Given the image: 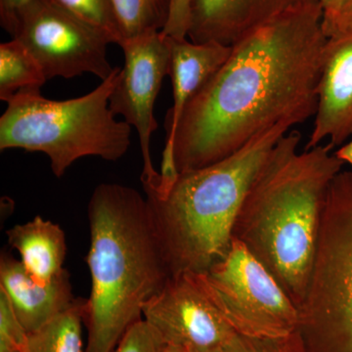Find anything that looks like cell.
<instances>
[{
  "label": "cell",
  "mask_w": 352,
  "mask_h": 352,
  "mask_svg": "<svg viewBox=\"0 0 352 352\" xmlns=\"http://www.w3.org/2000/svg\"><path fill=\"white\" fill-rule=\"evenodd\" d=\"M327 38L314 1L234 44L183 113L173 145L179 173L226 159L274 127L314 117Z\"/></svg>",
  "instance_id": "cell-1"
},
{
  "label": "cell",
  "mask_w": 352,
  "mask_h": 352,
  "mask_svg": "<svg viewBox=\"0 0 352 352\" xmlns=\"http://www.w3.org/2000/svg\"><path fill=\"white\" fill-rule=\"evenodd\" d=\"M300 135L280 139L245 196L233 228L296 307L307 296L324 208L344 162L330 145L298 151Z\"/></svg>",
  "instance_id": "cell-2"
},
{
  "label": "cell",
  "mask_w": 352,
  "mask_h": 352,
  "mask_svg": "<svg viewBox=\"0 0 352 352\" xmlns=\"http://www.w3.org/2000/svg\"><path fill=\"white\" fill-rule=\"evenodd\" d=\"M87 215L91 289L85 352H113L171 274L147 198L138 190L102 183L90 197Z\"/></svg>",
  "instance_id": "cell-3"
},
{
  "label": "cell",
  "mask_w": 352,
  "mask_h": 352,
  "mask_svg": "<svg viewBox=\"0 0 352 352\" xmlns=\"http://www.w3.org/2000/svg\"><path fill=\"white\" fill-rule=\"evenodd\" d=\"M291 129L274 127L226 159L180 173L163 195L145 193L171 275L207 272L226 258L248 192Z\"/></svg>",
  "instance_id": "cell-4"
},
{
  "label": "cell",
  "mask_w": 352,
  "mask_h": 352,
  "mask_svg": "<svg viewBox=\"0 0 352 352\" xmlns=\"http://www.w3.org/2000/svg\"><path fill=\"white\" fill-rule=\"evenodd\" d=\"M120 69L116 67L99 87L69 100H50L38 89L21 90L0 118V150L44 153L57 178L82 157L122 159L131 147V126L116 120L110 109Z\"/></svg>",
  "instance_id": "cell-5"
},
{
  "label": "cell",
  "mask_w": 352,
  "mask_h": 352,
  "mask_svg": "<svg viewBox=\"0 0 352 352\" xmlns=\"http://www.w3.org/2000/svg\"><path fill=\"white\" fill-rule=\"evenodd\" d=\"M298 333L307 352H352V170L329 189Z\"/></svg>",
  "instance_id": "cell-6"
},
{
  "label": "cell",
  "mask_w": 352,
  "mask_h": 352,
  "mask_svg": "<svg viewBox=\"0 0 352 352\" xmlns=\"http://www.w3.org/2000/svg\"><path fill=\"white\" fill-rule=\"evenodd\" d=\"M203 277L208 296L235 333L283 338L298 332V308L240 241L233 238L226 258Z\"/></svg>",
  "instance_id": "cell-7"
},
{
  "label": "cell",
  "mask_w": 352,
  "mask_h": 352,
  "mask_svg": "<svg viewBox=\"0 0 352 352\" xmlns=\"http://www.w3.org/2000/svg\"><path fill=\"white\" fill-rule=\"evenodd\" d=\"M11 36L36 58L47 80L92 74L103 82L115 71L107 58L112 36L53 0L27 2Z\"/></svg>",
  "instance_id": "cell-8"
},
{
  "label": "cell",
  "mask_w": 352,
  "mask_h": 352,
  "mask_svg": "<svg viewBox=\"0 0 352 352\" xmlns=\"http://www.w3.org/2000/svg\"><path fill=\"white\" fill-rule=\"evenodd\" d=\"M124 66L110 97V109L138 131L143 157L141 182L144 191L159 188L161 175L153 166L151 138L157 131L155 103L170 74V50L162 32L129 39L120 44Z\"/></svg>",
  "instance_id": "cell-9"
},
{
  "label": "cell",
  "mask_w": 352,
  "mask_h": 352,
  "mask_svg": "<svg viewBox=\"0 0 352 352\" xmlns=\"http://www.w3.org/2000/svg\"><path fill=\"white\" fill-rule=\"evenodd\" d=\"M143 317L166 346L183 352L223 349L235 333L208 296L203 272L171 275L145 303Z\"/></svg>",
  "instance_id": "cell-10"
},
{
  "label": "cell",
  "mask_w": 352,
  "mask_h": 352,
  "mask_svg": "<svg viewBox=\"0 0 352 352\" xmlns=\"http://www.w3.org/2000/svg\"><path fill=\"white\" fill-rule=\"evenodd\" d=\"M166 38L170 50L168 76L173 82V104L164 122L166 138L160 171V188L162 190L170 188L180 175L176 168L173 145L185 109L201 87L226 63L232 51V46L217 43H195L188 38L166 36Z\"/></svg>",
  "instance_id": "cell-11"
},
{
  "label": "cell",
  "mask_w": 352,
  "mask_h": 352,
  "mask_svg": "<svg viewBox=\"0 0 352 352\" xmlns=\"http://www.w3.org/2000/svg\"><path fill=\"white\" fill-rule=\"evenodd\" d=\"M314 126L305 150L328 139L335 148L352 136V27L329 36L324 47Z\"/></svg>",
  "instance_id": "cell-12"
},
{
  "label": "cell",
  "mask_w": 352,
  "mask_h": 352,
  "mask_svg": "<svg viewBox=\"0 0 352 352\" xmlns=\"http://www.w3.org/2000/svg\"><path fill=\"white\" fill-rule=\"evenodd\" d=\"M317 0H191L188 38L232 46L275 18Z\"/></svg>",
  "instance_id": "cell-13"
},
{
  "label": "cell",
  "mask_w": 352,
  "mask_h": 352,
  "mask_svg": "<svg viewBox=\"0 0 352 352\" xmlns=\"http://www.w3.org/2000/svg\"><path fill=\"white\" fill-rule=\"evenodd\" d=\"M0 291L28 333L43 327L76 300L68 270L50 281L41 282L25 270L20 259L7 252L0 256Z\"/></svg>",
  "instance_id": "cell-14"
},
{
  "label": "cell",
  "mask_w": 352,
  "mask_h": 352,
  "mask_svg": "<svg viewBox=\"0 0 352 352\" xmlns=\"http://www.w3.org/2000/svg\"><path fill=\"white\" fill-rule=\"evenodd\" d=\"M9 245L19 252L25 270L34 279L47 282L65 270L68 252L66 234L51 220L36 215L6 231Z\"/></svg>",
  "instance_id": "cell-15"
},
{
  "label": "cell",
  "mask_w": 352,
  "mask_h": 352,
  "mask_svg": "<svg viewBox=\"0 0 352 352\" xmlns=\"http://www.w3.org/2000/svg\"><path fill=\"white\" fill-rule=\"evenodd\" d=\"M85 298H76L63 314L38 330L28 333L23 352H85Z\"/></svg>",
  "instance_id": "cell-16"
},
{
  "label": "cell",
  "mask_w": 352,
  "mask_h": 352,
  "mask_svg": "<svg viewBox=\"0 0 352 352\" xmlns=\"http://www.w3.org/2000/svg\"><path fill=\"white\" fill-rule=\"evenodd\" d=\"M46 80L41 65L20 41L0 44V100L7 103L21 90H41Z\"/></svg>",
  "instance_id": "cell-17"
},
{
  "label": "cell",
  "mask_w": 352,
  "mask_h": 352,
  "mask_svg": "<svg viewBox=\"0 0 352 352\" xmlns=\"http://www.w3.org/2000/svg\"><path fill=\"white\" fill-rule=\"evenodd\" d=\"M124 41L163 32L170 18L171 0H112Z\"/></svg>",
  "instance_id": "cell-18"
},
{
  "label": "cell",
  "mask_w": 352,
  "mask_h": 352,
  "mask_svg": "<svg viewBox=\"0 0 352 352\" xmlns=\"http://www.w3.org/2000/svg\"><path fill=\"white\" fill-rule=\"evenodd\" d=\"M69 12L108 32L113 43H122L112 0H53Z\"/></svg>",
  "instance_id": "cell-19"
},
{
  "label": "cell",
  "mask_w": 352,
  "mask_h": 352,
  "mask_svg": "<svg viewBox=\"0 0 352 352\" xmlns=\"http://www.w3.org/2000/svg\"><path fill=\"white\" fill-rule=\"evenodd\" d=\"M223 352H307L300 333L283 338H254L235 333Z\"/></svg>",
  "instance_id": "cell-20"
},
{
  "label": "cell",
  "mask_w": 352,
  "mask_h": 352,
  "mask_svg": "<svg viewBox=\"0 0 352 352\" xmlns=\"http://www.w3.org/2000/svg\"><path fill=\"white\" fill-rule=\"evenodd\" d=\"M166 342L144 319L134 323L113 352H166Z\"/></svg>",
  "instance_id": "cell-21"
},
{
  "label": "cell",
  "mask_w": 352,
  "mask_h": 352,
  "mask_svg": "<svg viewBox=\"0 0 352 352\" xmlns=\"http://www.w3.org/2000/svg\"><path fill=\"white\" fill-rule=\"evenodd\" d=\"M27 337L8 298L0 291V352H23Z\"/></svg>",
  "instance_id": "cell-22"
},
{
  "label": "cell",
  "mask_w": 352,
  "mask_h": 352,
  "mask_svg": "<svg viewBox=\"0 0 352 352\" xmlns=\"http://www.w3.org/2000/svg\"><path fill=\"white\" fill-rule=\"evenodd\" d=\"M191 0H171L170 18L162 32L173 38H188Z\"/></svg>",
  "instance_id": "cell-23"
},
{
  "label": "cell",
  "mask_w": 352,
  "mask_h": 352,
  "mask_svg": "<svg viewBox=\"0 0 352 352\" xmlns=\"http://www.w3.org/2000/svg\"><path fill=\"white\" fill-rule=\"evenodd\" d=\"M29 1L30 0H0V25L10 36L15 28L18 13Z\"/></svg>",
  "instance_id": "cell-24"
},
{
  "label": "cell",
  "mask_w": 352,
  "mask_h": 352,
  "mask_svg": "<svg viewBox=\"0 0 352 352\" xmlns=\"http://www.w3.org/2000/svg\"><path fill=\"white\" fill-rule=\"evenodd\" d=\"M323 12V30L327 38L337 22L344 0H317Z\"/></svg>",
  "instance_id": "cell-25"
},
{
  "label": "cell",
  "mask_w": 352,
  "mask_h": 352,
  "mask_svg": "<svg viewBox=\"0 0 352 352\" xmlns=\"http://www.w3.org/2000/svg\"><path fill=\"white\" fill-rule=\"evenodd\" d=\"M352 27V0H344V6L342 7V10L339 17H338L337 22L333 25V31L331 32L330 36L337 34L344 30L349 29ZM328 36V38H329Z\"/></svg>",
  "instance_id": "cell-26"
},
{
  "label": "cell",
  "mask_w": 352,
  "mask_h": 352,
  "mask_svg": "<svg viewBox=\"0 0 352 352\" xmlns=\"http://www.w3.org/2000/svg\"><path fill=\"white\" fill-rule=\"evenodd\" d=\"M335 154L344 162V164H349L352 166V140L342 145L335 152Z\"/></svg>",
  "instance_id": "cell-27"
},
{
  "label": "cell",
  "mask_w": 352,
  "mask_h": 352,
  "mask_svg": "<svg viewBox=\"0 0 352 352\" xmlns=\"http://www.w3.org/2000/svg\"><path fill=\"white\" fill-rule=\"evenodd\" d=\"M166 352H183L182 349L177 347L166 346Z\"/></svg>",
  "instance_id": "cell-28"
},
{
  "label": "cell",
  "mask_w": 352,
  "mask_h": 352,
  "mask_svg": "<svg viewBox=\"0 0 352 352\" xmlns=\"http://www.w3.org/2000/svg\"><path fill=\"white\" fill-rule=\"evenodd\" d=\"M205 352H223V349H214V351H205Z\"/></svg>",
  "instance_id": "cell-29"
}]
</instances>
